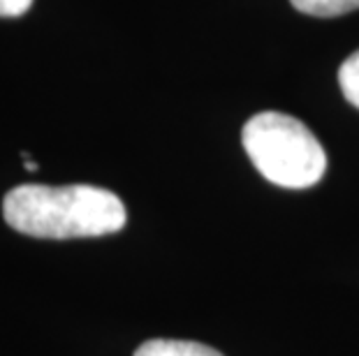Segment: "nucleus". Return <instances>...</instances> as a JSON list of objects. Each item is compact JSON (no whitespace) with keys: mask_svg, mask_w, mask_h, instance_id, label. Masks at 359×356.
Listing matches in <instances>:
<instances>
[{"mask_svg":"<svg viewBox=\"0 0 359 356\" xmlns=\"http://www.w3.org/2000/svg\"><path fill=\"white\" fill-rule=\"evenodd\" d=\"M290 3L311 17H339L359 7V0H290Z\"/></svg>","mask_w":359,"mask_h":356,"instance_id":"4","label":"nucleus"},{"mask_svg":"<svg viewBox=\"0 0 359 356\" xmlns=\"http://www.w3.org/2000/svg\"><path fill=\"white\" fill-rule=\"evenodd\" d=\"M30 5H33V0H0V17H21L30 10Z\"/></svg>","mask_w":359,"mask_h":356,"instance_id":"6","label":"nucleus"},{"mask_svg":"<svg viewBox=\"0 0 359 356\" xmlns=\"http://www.w3.org/2000/svg\"><path fill=\"white\" fill-rule=\"evenodd\" d=\"M135 356H223L209 345L193 343V340H147L135 350Z\"/></svg>","mask_w":359,"mask_h":356,"instance_id":"3","label":"nucleus"},{"mask_svg":"<svg viewBox=\"0 0 359 356\" xmlns=\"http://www.w3.org/2000/svg\"><path fill=\"white\" fill-rule=\"evenodd\" d=\"M243 148L273 185L302 190L316 185L327 171V155L299 118L280 111H262L243 125Z\"/></svg>","mask_w":359,"mask_h":356,"instance_id":"2","label":"nucleus"},{"mask_svg":"<svg viewBox=\"0 0 359 356\" xmlns=\"http://www.w3.org/2000/svg\"><path fill=\"white\" fill-rule=\"evenodd\" d=\"M5 222L35 238H93L126 227V206L116 194L97 185L12 187L3 199Z\"/></svg>","mask_w":359,"mask_h":356,"instance_id":"1","label":"nucleus"},{"mask_svg":"<svg viewBox=\"0 0 359 356\" xmlns=\"http://www.w3.org/2000/svg\"><path fill=\"white\" fill-rule=\"evenodd\" d=\"M339 83L341 90L346 95V100L359 109V51H355L353 56H348L343 60L341 70H339Z\"/></svg>","mask_w":359,"mask_h":356,"instance_id":"5","label":"nucleus"}]
</instances>
